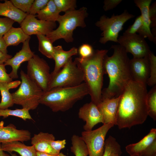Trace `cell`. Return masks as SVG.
<instances>
[{"label":"cell","instance_id":"obj_24","mask_svg":"<svg viewBox=\"0 0 156 156\" xmlns=\"http://www.w3.org/2000/svg\"><path fill=\"white\" fill-rule=\"evenodd\" d=\"M21 83V81L19 80L10 82H0V92L1 96L0 109H8L13 105L14 104L12 97L9 90L17 88Z\"/></svg>","mask_w":156,"mask_h":156},{"label":"cell","instance_id":"obj_6","mask_svg":"<svg viewBox=\"0 0 156 156\" xmlns=\"http://www.w3.org/2000/svg\"><path fill=\"white\" fill-rule=\"evenodd\" d=\"M20 74L21 81L20 87L11 94L14 104L29 110L35 109L40 104L44 92L23 70Z\"/></svg>","mask_w":156,"mask_h":156},{"label":"cell","instance_id":"obj_8","mask_svg":"<svg viewBox=\"0 0 156 156\" xmlns=\"http://www.w3.org/2000/svg\"><path fill=\"white\" fill-rule=\"evenodd\" d=\"M84 81L82 70L71 57L59 71L51 76L48 91L55 88L77 86Z\"/></svg>","mask_w":156,"mask_h":156},{"label":"cell","instance_id":"obj_49","mask_svg":"<svg viewBox=\"0 0 156 156\" xmlns=\"http://www.w3.org/2000/svg\"><path fill=\"white\" fill-rule=\"evenodd\" d=\"M156 156V155H155V156Z\"/></svg>","mask_w":156,"mask_h":156},{"label":"cell","instance_id":"obj_42","mask_svg":"<svg viewBox=\"0 0 156 156\" xmlns=\"http://www.w3.org/2000/svg\"><path fill=\"white\" fill-rule=\"evenodd\" d=\"M66 143V141L65 139L57 140H55L51 141L50 144L54 150L60 153V150L65 147Z\"/></svg>","mask_w":156,"mask_h":156},{"label":"cell","instance_id":"obj_20","mask_svg":"<svg viewBox=\"0 0 156 156\" xmlns=\"http://www.w3.org/2000/svg\"><path fill=\"white\" fill-rule=\"evenodd\" d=\"M77 53L78 49L75 47L65 51L61 45L54 47L53 59L55 61V66L53 71L51 73V77L59 71L73 56Z\"/></svg>","mask_w":156,"mask_h":156},{"label":"cell","instance_id":"obj_30","mask_svg":"<svg viewBox=\"0 0 156 156\" xmlns=\"http://www.w3.org/2000/svg\"><path fill=\"white\" fill-rule=\"evenodd\" d=\"M146 104L148 116L154 121L156 120V86H153L147 92Z\"/></svg>","mask_w":156,"mask_h":156},{"label":"cell","instance_id":"obj_9","mask_svg":"<svg viewBox=\"0 0 156 156\" xmlns=\"http://www.w3.org/2000/svg\"><path fill=\"white\" fill-rule=\"evenodd\" d=\"M50 69L46 61L37 55L34 54L28 62L26 74L44 92L48 91L50 82Z\"/></svg>","mask_w":156,"mask_h":156},{"label":"cell","instance_id":"obj_37","mask_svg":"<svg viewBox=\"0 0 156 156\" xmlns=\"http://www.w3.org/2000/svg\"><path fill=\"white\" fill-rule=\"evenodd\" d=\"M49 0H35L32 4L30 8L29 14L36 15L44 8Z\"/></svg>","mask_w":156,"mask_h":156},{"label":"cell","instance_id":"obj_32","mask_svg":"<svg viewBox=\"0 0 156 156\" xmlns=\"http://www.w3.org/2000/svg\"><path fill=\"white\" fill-rule=\"evenodd\" d=\"M149 67V77L146 84L153 86L156 83V57L151 51L148 55Z\"/></svg>","mask_w":156,"mask_h":156},{"label":"cell","instance_id":"obj_39","mask_svg":"<svg viewBox=\"0 0 156 156\" xmlns=\"http://www.w3.org/2000/svg\"><path fill=\"white\" fill-rule=\"evenodd\" d=\"M149 15L151 22L150 27L153 29L152 33L153 36H156V4L154 2L150 6L149 9Z\"/></svg>","mask_w":156,"mask_h":156},{"label":"cell","instance_id":"obj_4","mask_svg":"<svg viewBox=\"0 0 156 156\" xmlns=\"http://www.w3.org/2000/svg\"><path fill=\"white\" fill-rule=\"evenodd\" d=\"M88 94V87L83 82L77 86L55 88L44 92L39 103L48 107L54 112H65Z\"/></svg>","mask_w":156,"mask_h":156},{"label":"cell","instance_id":"obj_21","mask_svg":"<svg viewBox=\"0 0 156 156\" xmlns=\"http://www.w3.org/2000/svg\"><path fill=\"white\" fill-rule=\"evenodd\" d=\"M156 140V129L152 128L149 133L140 141L126 146L127 152L130 156H141L142 153Z\"/></svg>","mask_w":156,"mask_h":156},{"label":"cell","instance_id":"obj_7","mask_svg":"<svg viewBox=\"0 0 156 156\" xmlns=\"http://www.w3.org/2000/svg\"><path fill=\"white\" fill-rule=\"evenodd\" d=\"M135 17L127 10L119 15L114 14L110 18L102 15L95 23V25L102 31L99 42L103 44L109 41L117 43L119 33L123 29L124 24Z\"/></svg>","mask_w":156,"mask_h":156},{"label":"cell","instance_id":"obj_25","mask_svg":"<svg viewBox=\"0 0 156 156\" xmlns=\"http://www.w3.org/2000/svg\"><path fill=\"white\" fill-rule=\"evenodd\" d=\"M7 47L17 46L23 43L30 36L26 34L20 27H12L3 37Z\"/></svg>","mask_w":156,"mask_h":156},{"label":"cell","instance_id":"obj_3","mask_svg":"<svg viewBox=\"0 0 156 156\" xmlns=\"http://www.w3.org/2000/svg\"><path fill=\"white\" fill-rule=\"evenodd\" d=\"M108 51L107 49H97L88 58L77 57L74 61L83 73L84 82L88 88L91 101L97 106L102 101L103 61Z\"/></svg>","mask_w":156,"mask_h":156},{"label":"cell","instance_id":"obj_19","mask_svg":"<svg viewBox=\"0 0 156 156\" xmlns=\"http://www.w3.org/2000/svg\"><path fill=\"white\" fill-rule=\"evenodd\" d=\"M31 139V144L36 152L53 155L59 153L54 150L50 145V142L55 139V136L52 134L40 132L37 134H34Z\"/></svg>","mask_w":156,"mask_h":156},{"label":"cell","instance_id":"obj_43","mask_svg":"<svg viewBox=\"0 0 156 156\" xmlns=\"http://www.w3.org/2000/svg\"><path fill=\"white\" fill-rule=\"evenodd\" d=\"M156 155V140H155L142 153L141 156Z\"/></svg>","mask_w":156,"mask_h":156},{"label":"cell","instance_id":"obj_48","mask_svg":"<svg viewBox=\"0 0 156 156\" xmlns=\"http://www.w3.org/2000/svg\"><path fill=\"white\" fill-rule=\"evenodd\" d=\"M114 156H120L117 154H116L114 155Z\"/></svg>","mask_w":156,"mask_h":156},{"label":"cell","instance_id":"obj_38","mask_svg":"<svg viewBox=\"0 0 156 156\" xmlns=\"http://www.w3.org/2000/svg\"><path fill=\"white\" fill-rule=\"evenodd\" d=\"M142 25L141 16L140 15L135 19L133 24L129 27L124 33L128 34H134L138 33Z\"/></svg>","mask_w":156,"mask_h":156},{"label":"cell","instance_id":"obj_36","mask_svg":"<svg viewBox=\"0 0 156 156\" xmlns=\"http://www.w3.org/2000/svg\"><path fill=\"white\" fill-rule=\"evenodd\" d=\"M94 50L92 46L88 44H83L81 45L78 49V53L79 57L83 58H88L92 56Z\"/></svg>","mask_w":156,"mask_h":156},{"label":"cell","instance_id":"obj_26","mask_svg":"<svg viewBox=\"0 0 156 156\" xmlns=\"http://www.w3.org/2000/svg\"><path fill=\"white\" fill-rule=\"evenodd\" d=\"M59 11L53 0H49L45 6L37 14L38 19L48 21H57L60 16Z\"/></svg>","mask_w":156,"mask_h":156},{"label":"cell","instance_id":"obj_41","mask_svg":"<svg viewBox=\"0 0 156 156\" xmlns=\"http://www.w3.org/2000/svg\"><path fill=\"white\" fill-rule=\"evenodd\" d=\"M122 1V0H105L103 2V9L105 11L113 9Z\"/></svg>","mask_w":156,"mask_h":156},{"label":"cell","instance_id":"obj_16","mask_svg":"<svg viewBox=\"0 0 156 156\" xmlns=\"http://www.w3.org/2000/svg\"><path fill=\"white\" fill-rule=\"evenodd\" d=\"M3 125V122H1L0 143L17 141L23 142L31 139V134L28 130L18 129L12 124L6 126H4Z\"/></svg>","mask_w":156,"mask_h":156},{"label":"cell","instance_id":"obj_46","mask_svg":"<svg viewBox=\"0 0 156 156\" xmlns=\"http://www.w3.org/2000/svg\"><path fill=\"white\" fill-rule=\"evenodd\" d=\"M37 156H67L62 153H60L56 155L51 154L43 153L36 152Z\"/></svg>","mask_w":156,"mask_h":156},{"label":"cell","instance_id":"obj_5","mask_svg":"<svg viewBox=\"0 0 156 156\" xmlns=\"http://www.w3.org/2000/svg\"><path fill=\"white\" fill-rule=\"evenodd\" d=\"M88 15L87 9L85 7L65 12L60 15L57 20L58 27L46 36L52 43L61 39L67 43L72 42L74 40V30L77 27L86 26L85 20Z\"/></svg>","mask_w":156,"mask_h":156},{"label":"cell","instance_id":"obj_44","mask_svg":"<svg viewBox=\"0 0 156 156\" xmlns=\"http://www.w3.org/2000/svg\"><path fill=\"white\" fill-rule=\"evenodd\" d=\"M12 57L11 55L5 53L0 51V65L4 64L7 60Z\"/></svg>","mask_w":156,"mask_h":156},{"label":"cell","instance_id":"obj_33","mask_svg":"<svg viewBox=\"0 0 156 156\" xmlns=\"http://www.w3.org/2000/svg\"><path fill=\"white\" fill-rule=\"evenodd\" d=\"M60 12L65 13L75 10L77 7L76 0H53Z\"/></svg>","mask_w":156,"mask_h":156},{"label":"cell","instance_id":"obj_17","mask_svg":"<svg viewBox=\"0 0 156 156\" xmlns=\"http://www.w3.org/2000/svg\"><path fill=\"white\" fill-rule=\"evenodd\" d=\"M151 0H134L136 6L140 9L142 21V26L138 33L144 38H147L156 44V38L150 29L151 22L149 15V9Z\"/></svg>","mask_w":156,"mask_h":156},{"label":"cell","instance_id":"obj_1","mask_svg":"<svg viewBox=\"0 0 156 156\" xmlns=\"http://www.w3.org/2000/svg\"><path fill=\"white\" fill-rule=\"evenodd\" d=\"M146 85L130 81L121 95L116 125L119 129L142 124L148 116Z\"/></svg>","mask_w":156,"mask_h":156},{"label":"cell","instance_id":"obj_28","mask_svg":"<svg viewBox=\"0 0 156 156\" xmlns=\"http://www.w3.org/2000/svg\"><path fill=\"white\" fill-rule=\"evenodd\" d=\"M38 41V50L47 57L53 59V43L46 35H36Z\"/></svg>","mask_w":156,"mask_h":156},{"label":"cell","instance_id":"obj_2","mask_svg":"<svg viewBox=\"0 0 156 156\" xmlns=\"http://www.w3.org/2000/svg\"><path fill=\"white\" fill-rule=\"evenodd\" d=\"M110 48L114 50L113 55H106L103 61L104 73L108 75L109 81L108 87L102 90V100L118 97L132 81L129 69L130 59L125 49L119 44L112 45Z\"/></svg>","mask_w":156,"mask_h":156},{"label":"cell","instance_id":"obj_35","mask_svg":"<svg viewBox=\"0 0 156 156\" xmlns=\"http://www.w3.org/2000/svg\"><path fill=\"white\" fill-rule=\"evenodd\" d=\"M15 22L7 18H0V37L3 38V36L12 27Z\"/></svg>","mask_w":156,"mask_h":156},{"label":"cell","instance_id":"obj_12","mask_svg":"<svg viewBox=\"0 0 156 156\" xmlns=\"http://www.w3.org/2000/svg\"><path fill=\"white\" fill-rule=\"evenodd\" d=\"M37 16L28 14L20 24L21 27L28 36L42 34L46 35L55 29V22L38 19Z\"/></svg>","mask_w":156,"mask_h":156},{"label":"cell","instance_id":"obj_27","mask_svg":"<svg viewBox=\"0 0 156 156\" xmlns=\"http://www.w3.org/2000/svg\"><path fill=\"white\" fill-rule=\"evenodd\" d=\"M71 152L75 156H88V152L87 146L81 136L74 134L71 138Z\"/></svg>","mask_w":156,"mask_h":156},{"label":"cell","instance_id":"obj_11","mask_svg":"<svg viewBox=\"0 0 156 156\" xmlns=\"http://www.w3.org/2000/svg\"><path fill=\"white\" fill-rule=\"evenodd\" d=\"M127 53H131L134 58L148 56L151 51L145 38L139 34L124 33L118 39V43Z\"/></svg>","mask_w":156,"mask_h":156},{"label":"cell","instance_id":"obj_31","mask_svg":"<svg viewBox=\"0 0 156 156\" xmlns=\"http://www.w3.org/2000/svg\"><path fill=\"white\" fill-rule=\"evenodd\" d=\"M28 109L22 108L21 109H16L14 110L0 109V117L2 116L5 118L10 116H13L20 118L23 120L27 119L32 120Z\"/></svg>","mask_w":156,"mask_h":156},{"label":"cell","instance_id":"obj_40","mask_svg":"<svg viewBox=\"0 0 156 156\" xmlns=\"http://www.w3.org/2000/svg\"><path fill=\"white\" fill-rule=\"evenodd\" d=\"M5 66L4 64L0 65V82H11L12 79L7 73Z\"/></svg>","mask_w":156,"mask_h":156},{"label":"cell","instance_id":"obj_22","mask_svg":"<svg viewBox=\"0 0 156 156\" xmlns=\"http://www.w3.org/2000/svg\"><path fill=\"white\" fill-rule=\"evenodd\" d=\"M0 150L9 153L16 152L21 156H37L33 146H27L19 141L0 143Z\"/></svg>","mask_w":156,"mask_h":156},{"label":"cell","instance_id":"obj_14","mask_svg":"<svg viewBox=\"0 0 156 156\" xmlns=\"http://www.w3.org/2000/svg\"><path fill=\"white\" fill-rule=\"evenodd\" d=\"M129 69L132 81L146 85L149 77L148 55L130 60Z\"/></svg>","mask_w":156,"mask_h":156},{"label":"cell","instance_id":"obj_29","mask_svg":"<svg viewBox=\"0 0 156 156\" xmlns=\"http://www.w3.org/2000/svg\"><path fill=\"white\" fill-rule=\"evenodd\" d=\"M122 152L121 146L116 138L110 135L105 141L104 151L103 156H120Z\"/></svg>","mask_w":156,"mask_h":156},{"label":"cell","instance_id":"obj_18","mask_svg":"<svg viewBox=\"0 0 156 156\" xmlns=\"http://www.w3.org/2000/svg\"><path fill=\"white\" fill-rule=\"evenodd\" d=\"M121 95L116 98L103 99L97 106L102 115L103 124L111 123L116 125V114Z\"/></svg>","mask_w":156,"mask_h":156},{"label":"cell","instance_id":"obj_34","mask_svg":"<svg viewBox=\"0 0 156 156\" xmlns=\"http://www.w3.org/2000/svg\"><path fill=\"white\" fill-rule=\"evenodd\" d=\"M13 4L22 11L29 14L34 0H11Z\"/></svg>","mask_w":156,"mask_h":156},{"label":"cell","instance_id":"obj_13","mask_svg":"<svg viewBox=\"0 0 156 156\" xmlns=\"http://www.w3.org/2000/svg\"><path fill=\"white\" fill-rule=\"evenodd\" d=\"M78 115L79 118L86 122L83 126L84 131H91L99 123L103 124L102 114L97 105L91 101L84 104L80 108Z\"/></svg>","mask_w":156,"mask_h":156},{"label":"cell","instance_id":"obj_23","mask_svg":"<svg viewBox=\"0 0 156 156\" xmlns=\"http://www.w3.org/2000/svg\"><path fill=\"white\" fill-rule=\"evenodd\" d=\"M28 14L16 8L10 1L0 3V16L9 18L20 24Z\"/></svg>","mask_w":156,"mask_h":156},{"label":"cell","instance_id":"obj_45","mask_svg":"<svg viewBox=\"0 0 156 156\" xmlns=\"http://www.w3.org/2000/svg\"><path fill=\"white\" fill-rule=\"evenodd\" d=\"M7 47L3 38L0 37V51L5 53H7Z\"/></svg>","mask_w":156,"mask_h":156},{"label":"cell","instance_id":"obj_15","mask_svg":"<svg viewBox=\"0 0 156 156\" xmlns=\"http://www.w3.org/2000/svg\"><path fill=\"white\" fill-rule=\"evenodd\" d=\"M30 38L28 39L24 42L21 49L4 64L5 66L9 65L11 67L12 70L9 75L12 79L18 78V71L21 64L24 62H28L35 54L30 48L29 45Z\"/></svg>","mask_w":156,"mask_h":156},{"label":"cell","instance_id":"obj_47","mask_svg":"<svg viewBox=\"0 0 156 156\" xmlns=\"http://www.w3.org/2000/svg\"><path fill=\"white\" fill-rule=\"evenodd\" d=\"M11 156H17L15 153H10ZM0 156H10L9 155L5 153L4 151L0 150Z\"/></svg>","mask_w":156,"mask_h":156},{"label":"cell","instance_id":"obj_10","mask_svg":"<svg viewBox=\"0 0 156 156\" xmlns=\"http://www.w3.org/2000/svg\"><path fill=\"white\" fill-rule=\"evenodd\" d=\"M114 125L111 123L103 124L95 130L82 132L81 137L87 146L89 156H103L106 136Z\"/></svg>","mask_w":156,"mask_h":156}]
</instances>
